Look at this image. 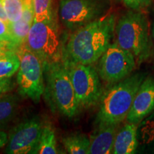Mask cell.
<instances>
[{"label":"cell","mask_w":154,"mask_h":154,"mask_svg":"<svg viewBox=\"0 0 154 154\" xmlns=\"http://www.w3.org/2000/svg\"><path fill=\"white\" fill-rule=\"evenodd\" d=\"M31 26L32 25L23 19H20L16 22H9V29L15 44L19 48H21L26 43Z\"/></svg>","instance_id":"obj_18"},{"label":"cell","mask_w":154,"mask_h":154,"mask_svg":"<svg viewBox=\"0 0 154 154\" xmlns=\"http://www.w3.org/2000/svg\"><path fill=\"white\" fill-rule=\"evenodd\" d=\"M57 144L55 131L51 124L44 125L41 137L34 154H57Z\"/></svg>","instance_id":"obj_16"},{"label":"cell","mask_w":154,"mask_h":154,"mask_svg":"<svg viewBox=\"0 0 154 154\" xmlns=\"http://www.w3.org/2000/svg\"><path fill=\"white\" fill-rule=\"evenodd\" d=\"M0 41L8 42L15 44L14 38L9 29V24L1 19H0Z\"/></svg>","instance_id":"obj_24"},{"label":"cell","mask_w":154,"mask_h":154,"mask_svg":"<svg viewBox=\"0 0 154 154\" xmlns=\"http://www.w3.org/2000/svg\"><path fill=\"white\" fill-rule=\"evenodd\" d=\"M137 124L127 123L119 128L114 142L113 154H132L137 150L138 142Z\"/></svg>","instance_id":"obj_13"},{"label":"cell","mask_w":154,"mask_h":154,"mask_svg":"<svg viewBox=\"0 0 154 154\" xmlns=\"http://www.w3.org/2000/svg\"><path fill=\"white\" fill-rule=\"evenodd\" d=\"M63 63L68 70L81 109H89L99 104L103 90L96 69L92 65Z\"/></svg>","instance_id":"obj_7"},{"label":"cell","mask_w":154,"mask_h":154,"mask_svg":"<svg viewBox=\"0 0 154 154\" xmlns=\"http://www.w3.org/2000/svg\"><path fill=\"white\" fill-rule=\"evenodd\" d=\"M145 78V74L136 73L111 84L103 91L99 103L96 125L121 124L126 120L135 96Z\"/></svg>","instance_id":"obj_2"},{"label":"cell","mask_w":154,"mask_h":154,"mask_svg":"<svg viewBox=\"0 0 154 154\" xmlns=\"http://www.w3.org/2000/svg\"><path fill=\"white\" fill-rule=\"evenodd\" d=\"M0 19L2 20L3 22L7 23V24H9V20L8 18V16H7V12H6L5 7H4L3 3L2 2V0H0Z\"/></svg>","instance_id":"obj_26"},{"label":"cell","mask_w":154,"mask_h":154,"mask_svg":"<svg viewBox=\"0 0 154 154\" xmlns=\"http://www.w3.org/2000/svg\"><path fill=\"white\" fill-rule=\"evenodd\" d=\"M10 22L22 19L24 0H2Z\"/></svg>","instance_id":"obj_20"},{"label":"cell","mask_w":154,"mask_h":154,"mask_svg":"<svg viewBox=\"0 0 154 154\" xmlns=\"http://www.w3.org/2000/svg\"><path fill=\"white\" fill-rule=\"evenodd\" d=\"M14 86V84L11 79V77L0 79V96L10 92Z\"/></svg>","instance_id":"obj_25"},{"label":"cell","mask_w":154,"mask_h":154,"mask_svg":"<svg viewBox=\"0 0 154 154\" xmlns=\"http://www.w3.org/2000/svg\"><path fill=\"white\" fill-rule=\"evenodd\" d=\"M34 22H55L53 13V0H34Z\"/></svg>","instance_id":"obj_17"},{"label":"cell","mask_w":154,"mask_h":154,"mask_svg":"<svg viewBox=\"0 0 154 154\" xmlns=\"http://www.w3.org/2000/svg\"><path fill=\"white\" fill-rule=\"evenodd\" d=\"M151 34H152V38H153V42H154V22L153 24V27H152Z\"/></svg>","instance_id":"obj_28"},{"label":"cell","mask_w":154,"mask_h":154,"mask_svg":"<svg viewBox=\"0 0 154 154\" xmlns=\"http://www.w3.org/2000/svg\"><path fill=\"white\" fill-rule=\"evenodd\" d=\"M121 124H97L90 136L89 154L113 153V146Z\"/></svg>","instance_id":"obj_12"},{"label":"cell","mask_w":154,"mask_h":154,"mask_svg":"<svg viewBox=\"0 0 154 154\" xmlns=\"http://www.w3.org/2000/svg\"><path fill=\"white\" fill-rule=\"evenodd\" d=\"M116 24V16L111 14L73 31L63 42V62L92 65L99 61L111 44Z\"/></svg>","instance_id":"obj_1"},{"label":"cell","mask_w":154,"mask_h":154,"mask_svg":"<svg viewBox=\"0 0 154 154\" xmlns=\"http://www.w3.org/2000/svg\"><path fill=\"white\" fill-rule=\"evenodd\" d=\"M20 48L8 42L0 41V59L17 55Z\"/></svg>","instance_id":"obj_21"},{"label":"cell","mask_w":154,"mask_h":154,"mask_svg":"<svg viewBox=\"0 0 154 154\" xmlns=\"http://www.w3.org/2000/svg\"><path fill=\"white\" fill-rule=\"evenodd\" d=\"M116 43L134 56L138 65L153 56L152 34L149 22L140 11L131 10L123 14L116 24Z\"/></svg>","instance_id":"obj_3"},{"label":"cell","mask_w":154,"mask_h":154,"mask_svg":"<svg viewBox=\"0 0 154 154\" xmlns=\"http://www.w3.org/2000/svg\"><path fill=\"white\" fill-rule=\"evenodd\" d=\"M44 124L38 117L21 122L13 128L8 136L5 153L34 154L41 137Z\"/></svg>","instance_id":"obj_10"},{"label":"cell","mask_w":154,"mask_h":154,"mask_svg":"<svg viewBox=\"0 0 154 154\" xmlns=\"http://www.w3.org/2000/svg\"><path fill=\"white\" fill-rule=\"evenodd\" d=\"M34 17L35 12L34 0H24L22 19L32 25L34 22Z\"/></svg>","instance_id":"obj_22"},{"label":"cell","mask_w":154,"mask_h":154,"mask_svg":"<svg viewBox=\"0 0 154 154\" xmlns=\"http://www.w3.org/2000/svg\"><path fill=\"white\" fill-rule=\"evenodd\" d=\"M24 46L35 54L43 63L62 61L63 42L55 22H34Z\"/></svg>","instance_id":"obj_6"},{"label":"cell","mask_w":154,"mask_h":154,"mask_svg":"<svg viewBox=\"0 0 154 154\" xmlns=\"http://www.w3.org/2000/svg\"><path fill=\"white\" fill-rule=\"evenodd\" d=\"M152 0H124V2L132 10L140 11L147 8L151 5Z\"/></svg>","instance_id":"obj_23"},{"label":"cell","mask_w":154,"mask_h":154,"mask_svg":"<svg viewBox=\"0 0 154 154\" xmlns=\"http://www.w3.org/2000/svg\"><path fill=\"white\" fill-rule=\"evenodd\" d=\"M45 77L44 96L49 107L67 118L79 114L81 108L64 63L61 61L43 63Z\"/></svg>","instance_id":"obj_4"},{"label":"cell","mask_w":154,"mask_h":154,"mask_svg":"<svg viewBox=\"0 0 154 154\" xmlns=\"http://www.w3.org/2000/svg\"><path fill=\"white\" fill-rule=\"evenodd\" d=\"M20 59L18 54L0 59V79L11 78L18 72Z\"/></svg>","instance_id":"obj_19"},{"label":"cell","mask_w":154,"mask_h":154,"mask_svg":"<svg viewBox=\"0 0 154 154\" xmlns=\"http://www.w3.org/2000/svg\"><path fill=\"white\" fill-rule=\"evenodd\" d=\"M136 65L134 56L114 42L99 59L96 70L101 79L113 84L129 76Z\"/></svg>","instance_id":"obj_9"},{"label":"cell","mask_w":154,"mask_h":154,"mask_svg":"<svg viewBox=\"0 0 154 154\" xmlns=\"http://www.w3.org/2000/svg\"><path fill=\"white\" fill-rule=\"evenodd\" d=\"M8 142V135L2 130H0V149L7 146Z\"/></svg>","instance_id":"obj_27"},{"label":"cell","mask_w":154,"mask_h":154,"mask_svg":"<svg viewBox=\"0 0 154 154\" xmlns=\"http://www.w3.org/2000/svg\"><path fill=\"white\" fill-rule=\"evenodd\" d=\"M109 0H60L59 18L65 27L75 31L106 15Z\"/></svg>","instance_id":"obj_8"},{"label":"cell","mask_w":154,"mask_h":154,"mask_svg":"<svg viewBox=\"0 0 154 154\" xmlns=\"http://www.w3.org/2000/svg\"><path fill=\"white\" fill-rule=\"evenodd\" d=\"M62 143L70 154H89L90 138L85 134L73 133L62 138Z\"/></svg>","instance_id":"obj_15"},{"label":"cell","mask_w":154,"mask_h":154,"mask_svg":"<svg viewBox=\"0 0 154 154\" xmlns=\"http://www.w3.org/2000/svg\"><path fill=\"white\" fill-rule=\"evenodd\" d=\"M17 54L20 59L17 76L19 94L38 103L45 88L43 62L24 45L19 49Z\"/></svg>","instance_id":"obj_5"},{"label":"cell","mask_w":154,"mask_h":154,"mask_svg":"<svg viewBox=\"0 0 154 154\" xmlns=\"http://www.w3.org/2000/svg\"><path fill=\"white\" fill-rule=\"evenodd\" d=\"M19 99L17 95L7 93L0 96V130L11 122L18 112Z\"/></svg>","instance_id":"obj_14"},{"label":"cell","mask_w":154,"mask_h":154,"mask_svg":"<svg viewBox=\"0 0 154 154\" xmlns=\"http://www.w3.org/2000/svg\"><path fill=\"white\" fill-rule=\"evenodd\" d=\"M154 111V78L146 77L133 101L126 121L139 125Z\"/></svg>","instance_id":"obj_11"}]
</instances>
